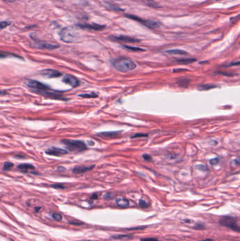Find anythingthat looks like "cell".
Masks as SVG:
<instances>
[{
	"instance_id": "obj_24",
	"label": "cell",
	"mask_w": 240,
	"mask_h": 241,
	"mask_svg": "<svg viewBox=\"0 0 240 241\" xmlns=\"http://www.w3.org/2000/svg\"><path fill=\"white\" fill-rule=\"evenodd\" d=\"M10 25H11L10 21H1L0 22V30L6 28L7 26Z\"/></svg>"
},
{
	"instance_id": "obj_27",
	"label": "cell",
	"mask_w": 240,
	"mask_h": 241,
	"mask_svg": "<svg viewBox=\"0 0 240 241\" xmlns=\"http://www.w3.org/2000/svg\"><path fill=\"white\" fill-rule=\"evenodd\" d=\"M132 238V236L128 235H118V236H113V238L114 239H124V238Z\"/></svg>"
},
{
	"instance_id": "obj_33",
	"label": "cell",
	"mask_w": 240,
	"mask_h": 241,
	"mask_svg": "<svg viewBox=\"0 0 240 241\" xmlns=\"http://www.w3.org/2000/svg\"><path fill=\"white\" fill-rule=\"evenodd\" d=\"M141 241H158V240L153 238H142L141 239Z\"/></svg>"
},
{
	"instance_id": "obj_39",
	"label": "cell",
	"mask_w": 240,
	"mask_h": 241,
	"mask_svg": "<svg viewBox=\"0 0 240 241\" xmlns=\"http://www.w3.org/2000/svg\"></svg>"
},
{
	"instance_id": "obj_3",
	"label": "cell",
	"mask_w": 240,
	"mask_h": 241,
	"mask_svg": "<svg viewBox=\"0 0 240 241\" xmlns=\"http://www.w3.org/2000/svg\"><path fill=\"white\" fill-rule=\"evenodd\" d=\"M61 40L65 42H75L79 39L78 33L73 28H64L59 33Z\"/></svg>"
},
{
	"instance_id": "obj_28",
	"label": "cell",
	"mask_w": 240,
	"mask_h": 241,
	"mask_svg": "<svg viewBox=\"0 0 240 241\" xmlns=\"http://www.w3.org/2000/svg\"><path fill=\"white\" fill-rule=\"evenodd\" d=\"M189 80H179V84H180V85H181V86H182V87H184V88H187V86H188V84H189Z\"/></svg>"
},
{
	"instance_id": "obj_9",
	"label": "cell",
	"mask_w": 240,
	"mask_h": 241,
	"mask_svg": "<svg viewBox=\"0 0 240 241\" xmlns=\"http://www.w3.org/2000/svg\"><path fill=\"white\" fill-rule=\"evenodd\" d=\"M46 154L49 155H52V156H61L68 153V151L64 149L59 148V147H53L52 148H49L45 151Z\"/></svg>"
},
{
	"instance_id": "obj_14",
	"label": "cell",
	"mask_w": 240,
	"mask_h": 241,
	"mask_svg": "<svg viewBox=\"0 0 240 241\" xmlns=\"http://www.w3.org/2000/svg\"><path fill=\"white\" fill-rule=\"evenodd\" d=\"M17 169H18L21 172L23 173H28V172H32L31 171H34L35 169V167L32 164H22L18 166Z\"/></svg>"
},
{
	"instance_id": "obj_37",
	"label": "cell",
	"mask_w": 240,
	"mask_h": 241,
	"mask_svg": "<svg viewBox=\"0 0 240 241\" xmlns=\"http://www.w3.org/2000/svg\"><path fill=\"white\" fill-rule=\"evenodd\" d=\"M4 1H6L7 2H13V1H15L16 0H4Z\"/></svg>"
},
{
	"instance_id": "obj_26",
	"label": "cell",
	"mask_w": 240,
	"mask_h": 241,
	"mask_svg": "<svg viewBox=\"0 0 240 241\" xmlns=\"http://www.w3.org/2000/svg\"><path fill=\"white\" fill-rule=\"evenodd\" d=\"M52 217L54 218V220H56V221H61V219H62V216L60 214L54 213L53 214H52Z\"/></svg>"
},
{
	"instance_id": "obj_16",
	"label": "cell",
	"mask_w": 240,
	"mask_h": 241,
	"mask_svg": "<svg viewBox=\"0 0 240 241\" xmlns=\"http://www.w3.org/2000/svg\"><path fill=\"white\" fill-rule=\"evenodd\" d=\"M116 202L117 205L119 206L120 207H122V208H126L129 206V201L127 199L123 198V197L118 198Z\"/></svg>"
},
{
	"instance_id": "obj_34",
	"label": "cell",
	"mask_w": 240,
	"mask_h": 241,
	"mask_svg": "<svg viewBox=\"0 0 240 241\" xmlns=\"http://www.w3.org/2000/svg\"><path fill=\"white\" fill-rule=\"evenodd\" d=\"M142 157L144 158V160H146V161H151V159H152V157H150V156H149V154H143Z\"/></svg>"
},
{
	"instance_id": "obj_23",
	"label": "cell",
	"mask_w": 240,
	"mask_h": 241,
	"mask_svg": "<svg viewBox=\"0 0 240 241\" xmlns=\"http://www.w3.org/2000/svg\"><path fill=\"white\" fill-rule=\"evenodd\" d=\"M125 48L127 49H129V50H131V51H134V52H140V51H144V49H143L139 48V47H130V46H125L124 45L123 46Z\"/></svg>"
},
{
	"instance_id": "obj_8",
	"label": "cell",
	"mask_w": 240,
	"mask_h": 241,
	"mask_svg": "<svg viewBox=\"0 0 240 241\" xmlns=\"http://www.w3.org/2000/svg\"><path fill=\"white\" fill-rule=\"evenodd\" d=\"M34 47L37 49H55L59 47V45L53 44L41 41H35Z\"/></svg>"
},
{
	"instance_id": "obj_17",
	"label": "cell",
	"mask_w": 240,
	"mask_h": 241,
	"mask_svg": "<svg viewBox=\"0 0 240 241\" xmlns=\"http://www.w3.org/2000/svg\"><path fill=\"white\" fill-rule=\"evenodd\" d=\"M165 52L169 54H174V55H187L188 54L187 52L181 49H170L165 51Z\"/></svg>"
},
{
	"instance_id": "obj_22",
	"label": "cell",
	"mask_w": 240,
	"mask_h": 241,
	"mask_svg": "<svg viewBox=\"0 0 240 241\" xmlns=\"http://www.w3.org/2000/svg\"><path fill=\"white\" fill-rule=\"evenodd\" d=\"M13 166V163L9 162V161H6L4 164L3 170L4 171H8V170H10V169H11Z\"/></svg>"
},
{
	"instance_id": "obj_29",
	"label": "cell",
	"mask_w": 240,
	"mask_h": 241,
	"mask_svg": "<svg viewBox=\"0 0 240 241\" xmlns=\"http://www.w3.org/2000/svg\"><path fill=\"white\" fill-rule=\"evenodd\" d=\"M240 165V161L238 159H234L231 161V166L232 167H237Z\"/></svg>"
},
{
	"instance_id": "obj_32",
	"label": "cell",
	"mask_w": 240,
	"mask_h": 241,
	"mask_svg": "<svg viewBox=\"0 0 240 241\" xmlns=\"http://www.w3.org/2000/svg\"><path fill=\"white\" fill-rule=\"evenodd\" d=\"M196 168H197L198 169H199V170H201V171H206V170H208L207 167L204 164L197 165V166H196Z\"/></svg>"
},
{
	"instance_id": "obj_4",
	"label": "cell",
	"mask_w": 240,
	"mask_h": 241,
	"mask_svg": "<svg viewBox=\"0 0 240 241\" xmlns=\"http://www.w3.org/2000/svg\"><path fill=\"white\" fill-rule=\"evenodd\" d=\"M220 224L222 226H226L227 228L231 229L234 231L240 232V227L237 224V219L235 217L229 216L222 217L220 220Z\"/></svg>"
},
{
	"instance_id": "obj_6",
	"label": "cell",
	"mask_w": 240,
	"mask_h": 241,
	"mask_svg": "<svg viewBox=\"0 0 240 241\" xmlns=\"http://www.w3.org/2000/svg\"><path fill=\"white\" fill-rule=\"evenodd\" d=\"M125 16L127 18H131L133 20H135L137 21H138L139 23H142V24L144 25L145 26L148 27L150 28H158L160 26V23L157 22V21H154V20H144L141 18H139L138 16H132V15H130V14H127L125 15Z\"/></svg>"
},
{
	"instance_id": "obj_10",
	"label": "cell",
	"mask_w": 240,
	"mask_h": 241,
	"mask_svg": "<svg viewBox=\"0 0 240 241\" xmlns=\"http://www.w3.org/2000/svg\"><path fill=\"white\" fill-rule=\"evenodd\" d=\"M40 74L42 75L43 76L47 77L49 78H57V77H60L61 76H62L61 73L56 71V70H54V69H44L40 72Z\"/></svg>"
},
{
	"instance_id": "obj_1",
	"label": "cell",
	"mask_w": 240,
	"mask_h": 241,
	"mask_svg": "<svg viewBox=\"0 0 240 241\" xmlns=\"http://www.w3.org/2000/svg\"><path fill=\"white\" fill-rule=\"evenodd\" d=\"M113 67L120 72H128L136 68V64L129 58H118L113 62Z\"/></svg>"
},
{
	"instance_id": "obj_36",
	"label": "cell",
	"mask_w": 240,
	"mask_h": 241,
	"mask_svg": "<svg viewBox=\"0 0 240 241\" xmlns=\"http://www.w3.org/2000/svg\"><path fill=\"white\" fill-rule=\"evenodd\" d=\"M69 223H70L71 224H73V225H77V226H79L81 224V223H79V222H72V221H70Z\"/></svg>"
},
{
	"instance_id": "obj_15",
	"label": "cell",
	"mask_w": 240,
	"mask_h": 241,
	"mask_svg": "<svg viewBox=\"0 0 240 241\" xmlns=\"http://www.w3.org/2000/svg\"><path fill=\"white\" fill-rule=\"evenodd\" d=\"M121 131H111V132H102L99 133L98 135L104 137H108V138H116L120 135Z\"/></svg>"
},
{
	"instance_id": "obj_21",
	"label": "cell",
	"mask_w": 240,
	"mask_h": 241,
	"mask_svg": "<svg viewBox=\"0 0 240 241\" xmlns=\"http://www.w3.org/2000/svg\"><path fill=\"white\" fill-rule=\"evenodd\" d=\"M79 96L82 98H96L98 97V95L94 93H92L91 94H81L79 95Z\"/></svg>"
},
{
	"instance_id": "obj_19",
	"label": "cell",
	"mask_w": 240,
	"mask_h": 241,
	"mask_svg": "<svg viewBox=\"0 0 240 241\" xmlns=\"http://www.w3.org/2000/svg\"><path fill=\"white\" fill-rule=\"evenodd\" d=\"M196 61V59H177L176 60V62L179 63L180 64H191Z\"/></svg>"
},
{
	"instance_id": "obj_2",
	"label": "cell",
	"mask_w": 240,
	"mask_h": 241,
	"mask_svg": "<svg viewBox=\"0 0 240 241\" xmlns=\"http://www.w3.org/2000/svg\"><path fill=\"white\" fill-rule=\"evenodd\" d=\"M61 142L66 146V147L71 152H80L87 149V146L82 141L64 139L63 140H61Z\"/></svg>"
},
{
	"instance_id": "obj_38",
	"label": "cell",
	"mask_w": 240,
	"mask_h": 241,
	"mask_svg": "<svg viewBox=\"0 0 240 241\" xmlns=\"http://www.w3.org/2000/svg\"><path fill=\"white\" fill-rule=\"evenodd\" d=\"M6 92H1V91H0V95H6Z\"/></svg>"
},
{
	"instance_id": "obj_35",
	"label": "cell",
	"mask_w": 240,
	"mask_h": 241,
	"mask_svg": "<svg viewBox=\"0 0 240 241\" xmlns=\"http://www.w3.org/2000/svg\"><path fill=\"white\" fill-rule=\"evenodd\" d=\"M147 136V135H145V134H135V135H132L131 137V138H135V137H146Z\"/></svg>"
},
{
	"instance_id": "obj_11",
	"label": "cell",
	"mask_w": 240,
	"mask_h": 241,
	"mask_svg": "<svg viewBox=\"0 0 240 241\" xmlns=\"http://www.w3.org/2000/svg\"><path fill=\"white\" fill-rule=\"evenodd\" d=\"M111 38L112 40H118V41H122V42H140V40H137L136 38L131 37L129 36H125V35L111 36Z\"/></svg>"
},
{
	"instance_id": "obj_5",
	"label": "cell",
	"mask_w": 240,
	"mask_h": 241,
	"mask_svg": "<svg viewBox=\"0 0 240 241\" xmlns=\"http://www.w3.org/2000/svg\"><path fill=\"white\" fill-rule=\"evenodd\" d=\"M25 84L33 93H37L40 91H42V90H47L51 89L48 85L35 80H27L25 82Z\"/></svg>"
},
{
	"instance_id": "obj_7",
	"label": "cell",
	"mask_w": 240,
	"mask_h": 241,
	"mask_svg": "<svg viewBox=\"0 0 240 241\" xmlns=\"http://www.w3.org/2000/svg\"><path fill=\"white\" fill-rule=\"evenodd\" d=\"M62 81L64 82V83L69 85L73 88H76L80 85L79 80L75 76H72V75H66V76H64L63 77V78H62Z\"/></svg>"
},
{
	"instance_id": "obj_12",
	"label": "cell",
	"mask_w": 240,
	"mask_h": 241,
	"mask_svg": "<svg viewBox=\"0 0 240 241\" xmlns=\"http://www.w3.org/2000/svg\"><path fill=\"white\" fill-rule=\"evenodd\" d=\"M94 167V165H92L91 166H76L73 169V173L79 174L87 172L89 170H92Z\"/></svg>"
},
{
	"instance_id": "obj_25",
	"label": "cell",
	"mask_w": 240,
	"mask_h": 241,
	"mask_svg": "<svg viewBox=\"0 0 240 241\" xmlns=\"http://www.w3.org/2000/svg\"><path fill=\"white\" fill-rule=\"evenodd\" d=\"M139 205L141 208H147L149 207V203L144 200H140L139 202Z\"/></svg>"
},
{
	"instance_id": "obj_13",
	"label": "cell",
	"mask_w": 240,
	"mask_h": 241,
	"mask_svg": "<svg viewBox=\"0 0 240 241\" xmlns=\"http://www.w3.org/2000/svg\"><path fill=\"white\" fill-rule=\"evenodd\" d=\"M78 27L83 29H89V30H103L105 26L104 25H101L93 23V24H80L78 25Z\"/></svg>"
},
{
	"instance_id": "obj_31",
	"label": "cell",
	"mask_w": 240,
	"mask_h": 241,
	"mask_svg": "<svg viewBox=\"0 0 240 241\" xmlns=\"http://www.w3.org/2000/svg\"><path fill=\"white\" fill-rule=\"evenodd\" d=\"M52 188L56 189H64L65 188V186L62 184H54V185H51Z\"/></svg>"
},
{
	"instance_id": "obj_18",
	"label": "cell",
	"mask_w": 240,
	"mask_h": 241,
	"mask_svg": "<svg viewBox=\"0 0 240 241\" xmlns=\"http://www.w3.org/2000/svg\"><path fill=\"white\" fill-rule=\"evenodd\" d=\"M216 85L211 84H206V85H201L198 86V90H208L210 89L216 88Z\"/></svg>"
},
{
	"instance_id": "obj_30",
	"label": "cell",
	"mask_w": 240,
	"mask_h": 241,
	"mask_svg": "<svg viewBox=\"0 0 240 241\" xmlns=\"http://www.w3.org/2000/svg\"><path fill=\"white\" fill-rule=\"evenodd\" d=\"M220 161V159L218 158V157H216V158H213V159H211V160L209 161L210 164L211 165H216L218 164Z\"/></svg>"
},
{
	"instance_id": "obj_20",
	"label": "cell",
	"mask_w": 240,
	"mask_h": 241,
	"mask_svg": "<svg viewBox=\"0 0 240 241\" xmlns=\"http://www.w3.org/2000/svg\"><path fill=\"white\" fill-rule=\"evenodd\" d=\"M8 56H15V57H20L18 55H16V54H11V53L7 52H4V51H1L0 50V59H3V58H6V57H8Z\"/></svg>"
}]
</instances>
